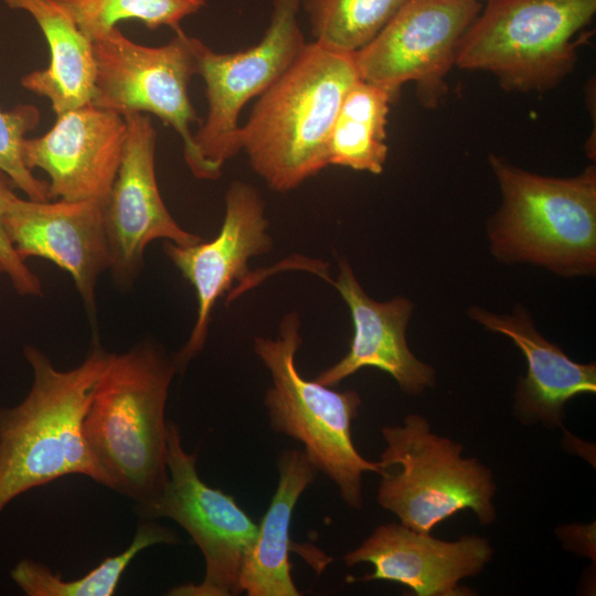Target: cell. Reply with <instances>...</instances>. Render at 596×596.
<instances>
[{
  "label": "cell",
  "instance_id": "6da1fadb",
  "mask_svg": "<svg viewBox=\"0 0 596 596\" xmlns=\"http://www.w3.org/2000/svg\"><path fill=\"white\" fill-rule=\"evenodd\" d=\"M23 354L33 371L31 389L19 404L0 405V513L18 496L68 475L108 488L83 422L110 353L95 338L84 361L66 371L33 345Z\"/></svg>",
  "mask_w": 596,
  "mask_h": 596
},
{
  "label": "cell",
  "instance_id": "7a4b0ae2",
  "mask_svg": "<svg viewBox=\"0 0 596 596\" xmlns=\"http://www.w3.org/2000/svg\"><path fill=\"white\" fill-rule=\"evenodd\" d=\"M177 371L174 359L155 342L110 353L83 422L108 488L131 499L134 509L153 502L169 478L164 412Z\"/></svg>",
  "mask_w": 596,
  "mask_h": 596
},
{
  "label": "cell",
  "instance_id": "3957f363",
  "mask_svg": "<svg viewBox=\"0 0 596 596\" xmlns=\"http://www.w3.org/2000/svg\"><path fill=\"white\" fill-rule=\"evenodd\" d=\"M358 79L354 53L312 41L257 98L241 126V149L270 189L290 191L329 166L331 128Z\"/></svg>",
  "mask_w": 596,
  "mask_h": 596
},
{
  "label": "cell",
  "instance_id": "277c9868",
  "mask_svg": "<svg viewBox=\"0 0 596 596\" xmlns=\"http://www.w3.org/2000/svg\"><path fill=\"white\" fill-rule=\"evenodd\" d=\"M489 163L501 205L488 228L503 263H531L563 276L596 267V169L554 178L520 169L496 155Z\"/></svg>",
  "mask_w": 596,
  "mask_h": 596
},
{
  "label": "cell",
  "instance_id": "5b68a950",
  "mask_svg": "<svg viewBox=\"0 0 596 596\" xmlns=\"http://www.w3.org/2000/svg\"><path fill=\"white\" fill-rule=\"evenodd\" d=\"M596 0H488L462 35L455 66L491 73L505 91L545 92L575 68Z\"/></svg>",
  "mask_w": 596,
  "mask_h": 596
},
{
  "label": "cell",
  "instance_id": "8992f818",
  "mask_svg": "<svg viewBox=\"0 0 596 596\" xmlns=\"http://www.w3.org/2000/svg\"><path fill=\"white\" fill-rule=\"evenodd\" d=\"M300 319L286 315L276 339L256 338L254 351L268 369L273 385L264 404L274 432L304 445V453L318 471L336 483L343 501L360 510L362 475L384 473L380 461L366 460L352 439V422L361 398L355 391L338 392L302 377L295 355L301 344Z\"/></svg>",
  "mask_w": 596,
  "mask_h": 596
},
{
  "label": "cell",
  "instance_id": "52a82bcc",
  "mask_svg": "<svg viewBox=\"0 0 596 596\" xmlns=\"http://www.w3.org/2000/svg\"><path fill=\"white\" fill-rule=\"evenodd\" d=\"M386 447L377 502L401 523L423 533L470 509L483 524L496 519V486L490 469L464 458L460 444L430 432L427 419L409 414L402 426L382 428Z\"/></svg>",
  "mask_w": 596,
  "mask_h": 596
},
{
  "label": "cell",
  "instance_id": "ba28073f",
  "mask_svg": "<svg viewBox=\"0 0 596 596\" xmlns=\"http://www.w3.org/2000/svg\"><path fill=\"white\" fill-rule=\"evenodd\" d=\"M301 0H274L262 39L245 50L216 53L198 44V75L205 84L207 111L193 134L194 159L189 169L198 179L214 180L241 149L240 115L297 60L307 42L298 21Z\"/></svg>",
  "mask_w": 596,
  "mask_h": 596
},
{
  "label": "cell",
  "instance_id": "9c48e42d",
  "mask_svg": "<svg viewBox=\"0 0 596 596\" xmlns=\"http://www.w3.org/2000/svg\"><path fill=\"white\" fill-rule=\"evenodd\" d=\"M169 478L150 504L134 509L143 520L168 518L183 528L200 549L204 577L199 584H181L172 596L240 595V577L254 543L257 524L234 498L205 483L196 470V453L182 446L178 425L168 421Z\"/></svg>",
  "mask_w": 596,
  "mask_h": 596
},
{
  "label": "cell",
  "instance_id": "30bf717a",
  "mask_svg": "<svg viewBox=\"0 0 596 596\" xmlns=\"http://www.w3.org/2000/svg\"><path fill=\"white\" fill-rule=\"evenodd\" d=\"M199 42L181 31L164 45L146 46L117 26L93 41L96 78L92 105L121 117L157 116L182 138L188 167L194 159L191 126L199 121L188 91L190 79L198 75Z\"/></svg>",
  "mask_w": 596,
  "mask_h": 596
},
{
  "label": "cell",
  "instance_id": "8fae6325",
  "mask_svg": "<svg viewBox=\"0 0 596 596\" xmlns=\"http://www.w3.org/2000/svg\"><path fill=\"white\" fill-rule=\"evenodd\" d=\"M481 9L479 0H407L354 53L359 78L394 95L415 83L422 104L434 107L446 92L459 42Z\"/></svg>",
  "mask_w": 596,
  "mask_h": 596
},
{
  "label": "cell",
  "instance_id": "7c38bea8",
  "mask_svg": "<svg viewBox=\"0 0 596 596\" xmlns=\"http://www.w3.org/2000/svg\"><path fill=\"white\" fill-rule=\"evenodd\" d=\"M127 126L120 166L104 205L109 268L123 287L132 284L148 244L164 238L178 245L203 241L183 230L168 211L156 178L157 132L143 114L124 117Z\"/></svg>",
  "mask_w": 596,
  "mask_h": 596
},
{
  "label": "cell",
  "instance_id": "4fadbf2b",
  "mask_svg": "<svg viewBox=\"0 0 596 596\" xmlns=\"http://www.w3.org/2000/svg\"><path fill=\"white\" fill-rule=\"evenodd\" d=\"M267 226L265 205L258 191L246 182L234 181L225 194L221 230L212 241L192 245L164 242V253L193 286L198 300L196 321L190 338L173 358L178 371L203 349L216 300L231 289L234 280L249 274L247 263L251 257L272 248Z\"/></svg>",
  "mask_w": 596,
  "mask_h": 596
},
{
  "label": "cell",
  "instance_id": "5bb4252c",
  "mask_svg": "<svg viewBox=\"0 0 596 596\" xmlns=\"http://www.w3.org/2000/svg\"><path fill=\"white\" fill-rule=\"evenodd\" d=\"M127 126L120 115L92 104L56 115L53 127L25 138V166L47 173L49 196L105 205L116 179Z\"/></svg>",
  "mask_w": 596,
  "mask_h": 596
},
{
  "label": "cell",
  "instance_id": "9a60e30c",
  "mask_svg": "<svg viewBox=\"0 0 596 596\" xmlns=\"http://www.w3.org/2000/svg\"><path fill=\"white\" fill-rule=\"evenodd\" d=\"M0 226L23 260L42 257L67 272L86 310L95 316L96 284L109 268L102 203L17 196L0 217Z\"/></svg>",
  "mask_w": 596,
  "mask_h": 596
},
{
  "label": "cell",
  "instance_id": "2e32d148",
  "mask_svg": "<svg viewBox=\"0 0 596 596\" xmlns=\"http://www.w3.org/2000/svg\"><path fill=\"white\" fill-rule=\"evenodd\" d=\"M300 264L337 288L350 309L354 327L349 352L322 371L316 382L333 386L356 371L373 366L389 373L408 395L421 394L434 384V369L418 360L407 345L406 328L413 311L408 299L375 301L363 290L348 262L341 258L336 280L329 278L320 263L305 258Z\"/></svg>",
  "mask_w": 596,
  "mask_h": 596
},
{
  "label": "cell",
  "instance_id": "e0dca14e",
  "mask_svg": "<svg viewBox=\"0 0 596 596\" xmlns=\"http://www.w3.org/2000/svg\"><path fill=\"white\" fill-rule=\"evenodd\" d=\"M487 539L466 535L443 541L390 523L380 525L360 546L343 556L347 566L371 563L374 571L352 581H389L411 588L417 596H462V578L478 575L491 560Z\"/></svg>",
  "mask_w": 596,
  "mask_h": 596
},
{
  "label": "cell",
  "instance_id": "ac0fdd59",
  "mask_svg": "<svg viewBox=\"0 0 596 596\" xmlns=\"http://www.w3.org/2000/svg\"><path fill=\"white\" fill-rule=\"evenodd\" d=\"M469 316L487 329L509 337L524 354L528 373L515 391V412L524 423L558 426L571 398L596 392L595 363L570 359L535 329L523 308H515L512 315H497L473 307Z\"/></svg>",
  "mask_w": 596,
  "mask_h": 596
},
{
  "label": "cell",
  "instance_id": "d6986e66",
  "mask_svg": "<svg viewBox=\"0 0 596 596\" xmlns=\"http://www.w3.org/2000/svg\"><path fill=\"white\" fill-rule=\"evenodd\" d=\"M278 483L240 577L248 596H298L289 561L294 508L319 472L304 450L286 449L277 459Z\"/></svg>",
  "mask_w": 596,
  "mask_h": 596
},
{
  "label": "cell",
  "instance_id": "ffe728a7",
  "mask_svg": "<svg viewBox=\"0 0 596 596\" xmlns=\"http://www.w3.org/2000/svg\"><path fill=\"white\" fill-rule=\"evenodd\" d=\"M35 20L50 47V63L21 78V85L46 97L56 115L92 104L96 63L93 41L54 0H3Z\"/></svg>",
  "mask_w": 596,
  "mask_h": 596
},
{
  "label": "cell",
  "instance_id": "44dd1931",
  "mask_svg": "<svg viewBox=\"0 0 596 596\" xmlns=\"http://www.w3.org/2000/svg\"><path fill=\"white\" fill-rule=\"evenodd\" d=\"M395 95L358 79L347 92L328 140L329 166L380 174L389 147L386 125Z\"/></svg>",
  "mask_w": 596,
  "mask_h": 596
},
{
  "label": "cell",
  "instance_id": "7402d4cb",
  "mask_svg": "<svg viewBox=\"0 0 596 596\" xmlns=\"http://www.w3.org/2000/svg\"><path fill=\"white\" fill-rule=\"evenodd\" d=\"M162 543L177 544L180 538L155 520L140 519L130 544L124 551L104 558L78 578L65 581L44 563L30 558L18 562L10 576L28 596H111L132 560L142 550Z\"/></svg>",
  "mask_w": 596,
  "mask_h": 596
},
{
  "label": "cell",
  "instance_id": "603a6c76",
  "mask_svg": "<svg viewBox=\"0 0 596 596\" xmlns=\"http://www.w3.org/2000/svg\"><path fill=\"white\" fill-rule=\"evenodd\" d=\"M407 0H301L313 41L355 53L384 28Z\"/></svg>",
  "mask_w": 596,
  "mask_h": 596
},
{
  "label": "cell",
  "instance_id": "cb8c5ba5",
  "mask_svg": "<svg viewBox=\"0 0 596 596\" xmlns=\"http://www.w3.org/2000/svg\"><path fill=\"white\" fill-rule=\"evenodd\" d=\"M92 41L105 35L124 20H137L149 30L169 26L181 32L180 23L205 7V0H54Z\"/></svg>",
  "mask_w": 596,
  "mask_h": 596
},
{
  "label": "cell",
  "instance_id": "d4e9b609",
  "mask_svg": "<svg viewBox=\"0 0 596 596\" xmlns=\"http://www.w3.org/2000/svg\"><path fill=\"white\" fill-rule=\"evenodd\" d=\"M40 123V111L31 104L0 109V171L30 200L47 201L49 182L36 178L23 160L22 148L28 132Z\"/></svg>",
  "mask_w": 596,
  "mask_h": 596
},
{
  "label": "cell",
  "instance_id": "484cf974",
  "mask_svg": "<svg viewBox=\"0 0 596 596\" xmlns=\"http://www.w3.org/2000/svg\"><path fill=\"white\" fill-rule=\"evenodd\" d=\"M12 182L0 171V217L18 196L12 190ZM0 274L9 277L13 288L22 296H41L42 286L39 277L17 254L0 226Z\"/></svg>",
  "mask_w": 596,
  "mask_h": 596
},
{
  "label": "cell",
  "instance_id": "4316f807",
  "mask_svg": "<svg viewBox=\"0 0 596 596\" xmlns=\"http://www.w3.org/2000/svg\"><path fill=\"white\" fill-rule=\"evenodd\" d=\"M488 1V0H487Z\"/></svg>",
  "mask_w": 596,
  "mask_h": 596
}]
</instances>
